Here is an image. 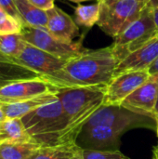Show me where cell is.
<instances>
[{
  "label": "cell",
  "instance_id": "1",
  "mask_svg": "<svg viewBox=\"0 0 158 159\" xmlns=\"http://www.w3.org/2000/svg\"><path fill=\"white\" fill-rule=\"evenodd\" d=\"M120 62L113 46L86 49L67 61L62 70L51 80L56 88L107 86Z\"/></svg>",
  "mask_w": 158,
  "mask_h": 159
},
{
  "label": "cell",
  "instance_id": "2",
  "mask_svg": "<svg viewBox=\"0 0 158 159\" xmlns=\"http://www.w3.org/2000/svg\"><path fill=\"white\" fill-rule=\"evenodd\" d=\"M55 94L61 101L68 120L64 143L77 142L88 119L104 105L105 86L57 88Z\"/></svg>",
  "mask_w": 158,
  "mask_h": 159
},
{
  "label": "cell",
  "instance_id": "3",
  "mask_svg": "<svg viewBox=\"0 0 158 159\" xmlns=\"http://www.w3.org/2000/svg\"><path fill=\"white\" fill-rule=\"evenodd\" d=\"M32 141L41 146L64 143L68 120L59 98L20 118Z\"/></svg>",
  "mask_w": 158,
  "mask_h": 159
},
{
  "label": "cell",
  "instance_id": "4",
  "mask_svg": "<svg viewBox=\"0 0 158 159\" xmlns=\"http://www.w3.org/2000/svg\"><path fill=\"white\" fill-rule=\"evenodd\" d=\"M149 0H98L99 27L115 38L126 27L140 17Z\"/></svg>",
  "mask_w": 158,
  "mask_h": 159
},
{
  "label": "cell",
  "instance_id": "5",
  "mask_svg": "<svg viewBox=\"0 0 158 159\" xmlns=\"http://www.w3.org/2000/svg\"><path fill=\"white\" fill-rule=\"evenodd\" d=\"M154 9L145 7L138 19L126 27L112 45L120 61L157 36Z\"/></svg>",
  "mask_w": 158,
  "mask_h": 159
},
{
  "label": "cell",
  "instance_id": "6",
  "mask_svg": "<svg viewBox=\"0 0 158 159\" xmlns=\"http://www.w3.org/2000/svg\"><path fill=\"white\" fill-rule=\"evenodd\" d=\"M106 126L129 131L137 128L156 129V122L152 117L134 113L121 105H103L87 122L83 129Z\"/></svg>",
  "mask_w": 158,
  "mask_h": 159
},
{
  "label": "cell",
  "instance_id": "7",
  "mask_svg": "<svg viewBox=\"0 0 158 159\" xmlns=\"http://www.w3.org/2000/svg\"><path fill=\"white\" fill-rule=\"evenodd\" d=\"M22 39L58 58L69 61L86 50L81 42H64L54 37L47 27H33L23 24L20 31Z\"/></svg>",
  "mask_w": 158,
  "mask_h": 159
},
{
  "label": "cell",
  "instance_id": "8",
  "mask_svg": "<svg viewBox=\"0 0 158 159\" xmlns=\"http://www.w3.org/2000/svg\"><path fill=\"white\" fill-rule=\"evenodd\" d=\"M12 61L34 71L49 83L67 62V61L46 52L27 42L20 55L17 58H13Z\"/></svg>",
  "mask_w": 158,
  "mask_h": 159
},
{
  "label": "cell",
  "instance_id": "9",
  "mask_svg": "<svg viewBox=\"0 0 158 159\" xmlns=\"http://www.w3.org/2000/svg\"><path fill=\"white\" fill-rule=\"evenodd\" d=\"M150 77L148 70L128 71L113 77L105 86L104 105H121V103Z\"/></svg>",
  "mask_w": 158,
  "mask_h": 159
},
{
  "label": "cell",
  "instance_id": "10",
  "mask_svg": "<svg viewBox=\"0 0 158 159\" xmlns=\"http://www.w3.org/2000/svg\"><path fill=\"white\" fill-rule=\"evenodd\" d=\"M57 88L42 77L8 84L0 89V103H13L46 93L55 92Z\"/></svg>",
  "mask_w": 158,
  "mask_h": 159
},
{
  "label": "cell",
  "instance_id": "11",
  "mask_svg": "<svg viewBox=\"0 0 158 159\" xmlns=\"http://www.w3.org/2000/svg\"><path fill=\"white\" fill-rule=\"evenodd\" d=\"M157 97L158 75H150L144 84L138 88L121 103V106L134 113L155 119V108Z\"/></svg>",
  "mask_w": 158,
  "mask_h": 159
},
{
  "label": "cell",
  "instance_id": "12",
  "mask_svg": "<svg viewBox=\"0 0 158 159\" xmlns=\"http://www.w3.org/2000/svg\"><path fill=\"white\" fill-rule=\"evenodd\" d=\"M127 132L124 129L97 126L90 129H83L77 140L84 145V149L92 150H119L120 139Z\"/></svg>",
  "mask_w": 158,
  "mask_h": 159
},
{
  "label": "cell",
  "instance_id": "13",
  "mask_svg": "<svg viewBox=\"0 0 158 159\" xmlns=\"http://www.w3.org/2000/svg\"><path fill=\"white\" fill-rule=\"evenodd\" d=\"M158 58V35L147 44L125 57L118 64L115 75L138 70H148L152 63Z\"/></svg>",
  "mask_w": 158,
  "mask_h": 159
},
{
  "label": "cell",
  "instance_id": "14",
  "mask_svg": "<svg viewBox=\"0 0 158 159\" xmlns=\"http://www.w3.org/2000/svg\"><path fill=\"white\" fill-rule=\"evenodd\" d=\"M47 13L48 32L61 41L73 42L79 34V28L72 17L58 7L47 10Z\"/></svg>",
  "mask_w": 158,
  "mask_h": 159
},
{
  "label": "cell",
  "instance_id": "15",
  "mask_svg": "<svg viewBox=\"0 0 158 159\" xmlns=\"http://www.w3.org/2000/svg\"><path fill=\"white\" fill-rule=\"evenodd\" d=\"M57 98L55 92H49L22 102L0 103V105L6 118H21L36 108L55 101Z\"/></svg>",
  "mask_w": 158,
  "mask_h": 159
},
{
  "label": "cell",
  "instance_id": "16",
  "mask_svg": "<svg viewBox=\"0 0 158 159\" xmlns=\"http://www.w3.org/2000/svg\"><path fill=\"white\" fill-rule=\"evenodd\" d=\"M30 159H84V148L77 142L42 146Z\"/></svg>",
  "mask_w": 158,
  "mask_h": 159
},
{
  "label": "cell",
  "instance_id": "17",
  "mask_svg": "<svg viewBox=\"0 0 158 159\" xmlns=\"http://www.w3.org/2000/svg\"><path fill=\"white\" fill-rule=\"evenodd\" d=\"M41 75L34 71L12 61H0V89L22 80L39 78Z\"/></svg>",
  "mask_w": 158,
  "mask_h": 159
},
{
  "label": "cell",
  "instance_id": "18",
  "mask_svg": "<svg viewBox=\"0 0 158 159\" xmlns=\"http://www.w3.org/2000/svg\"><path fill=\"white\" fill-rule=\"evenodd\" d=\"M41 147L34 142H0V157L3 159H30Z\"/></svg>",
  "mask_w": 158,
  "mask_h": 159
},
{
  "label": "cell",
  "instance_id": "19",
  "mask_svg": "<svg viewBox=\"0 0 158 159\" xmlns=\"http://www.w3.org/2000/svg\"><path fill=\"white\" fill-rule=\"evenodd\" d=\"M15 4L23 24L33 27H47V11L34 7L29 0H15Z\"/></svg>",
  "mask_w": 158,
  "mask_h": 159
},
{
  "label": "cell",
  "instance_id": "20",
  "mask_svg": "<svg viewBox=\"0 0 158 159\" xmlns=\"http://www.w3.org/2000/svg\"><path fill=\"white\" fill-rule=\"evenodd\" d=\"M33 142L20 118H6L0 122V142Z\"/></svg>",
  "mask_w": 158,
  "mask_h": 159
},
{
  "label": "cell",
  "instance_id": "21",
  "mask_svg": "<svg viewBox=\"0 0 158 159\" xmlns=\"http://www.w3.org/2000/svg\"><path fill=\"white\" fill-rule=\"evenodd\" d=\"M75 22L87 28H91L98 23L100 19L99 2L90 5H78L74 9Z\"/></svg>",
  "mask_w": 158,
  "mask_h": 159
},
{
  "label": "cell",
  "instance_id": "22",
  "mask_svg": "<svg viewBox=\"0 0 158 159\" xmlns=\"http://www.w3.org/2000/svg\"><path fill=\"white\" fill-rule=\"evenodd\" d=\"M25 43L20 34H0V52L12 60L20 55Z\"/></svg>",
  "mask_w": 158,
  "mask_h": 159
},
{
  "label": "cell",
  "instance_id": "23",
  "mask_svg": "<svg viewBox=\"0 0 158 159\" xmlns=\"http://www.w3.org/2000/svg\"><path fill=\"white\" fill-rule=\"evenodd\" d=\"M23 23L0 8V34H20Z\"/></svg>",
  "mask_w": 158,
  "mask_h": 159
},
{
  "label": "cell",
  "instance_id": "24",
  "mask_svg": "<svg viewBox=\"0 0 158 159\" xmlns=\"http://www.w3.org/2000/svg\"><path fill=\"white\" fill-rule=\"evenodd\" d=\"M84 159H129L119 150L84 149Z\"/></svg>",
  "mask_w": 158,
  "mask_h": 159
},
{
  "label": "cell",
  "instance_id": "25",
  "mask_svg": "<svg viewBox=\"0 0 158 159\" xmlns=\"http://www.w3.org/2000/svg\"><path fill=\"white\" fill-rule=\"evenodd\" d=\"M0 8L4 10L6 13H7L8 15H10L11 17L22 22L21 18L17 10L15 0H0Z\"/></svg>",
  "mask_w": 158,
  "mask_h": 159
},
{
  "label": "cell",
  "instance_id": "26",
  "mask_svg": "<svg viewBox=\"0 0 158 159\" xmlns=\"http://www.w3.org/2000/svg\"><path fill=\"white\" fill-rule=\"evenodd\" d=\"M34 7L47 11L55 7L54 5V0H29Z\"/></svg>",
  "mask_w": 158,
  "mask_h": 159
},
{
  "label": "cell",
  "instance_id": "27",
  "mask_svg": "<svg viewBox=\"0 0 158 159\" xmlns=\"http://www.w3.org/2000/svg\"><path fill=\"white\" fill-rule=\"evenodd\" d=\"M148 72L150 75H158V58L152 63V65L148 68Z\"/></svg>",
  "mask_w": 158,
  "mask_h": 159
},
{
  "label": "cell",
  "instance_id": "28",
  "mask_svg": "<svg viewBox=\"0 0 158 159\" xmlns=\"http://www.w3.org/2000/svg\"><path fill=\"white\" fill-rule=\"evenodd\" d=\"M146 7L149 8H152V9L158 8V0H149Z\"/></svg>",
  "mask_w": 158,
  "mask_h": 159
},
{
  "label": "cell",
  "instance_id": "29",
  "mask_svg": "<svg viewBox=\"0 0 158 159\" xmlns=\"http://www.w3.org/2000/svg\"><path fill=\"white\" fill-rule=\"evenodd\" d=\"M0 61H12V60H11L10 58H8L7 56L2 54L1 52H0ZM12 62H13V61H12Z\"/></svg>",
  "mask_w": 158,
  "mask_h": 159
},
{
  "label": "cell",
  "instance_id": "30",
  "mask_svg": "<svg viewBox=\"0 0 158 159\" xmlns=\"http://www.w3.org/2000/svg\"><path fill=\"white\" fill-rule=\"evenodd\" d=\"M154 16H155V21H156V29H157V34H158V8L154 9Z\"/></svg>",
  "mask_w": 158,
  "mask_h": 159
},
{
  "label": "cell",
  "instance_id": "31",
  "mask_svg": "<svg viewBox=\"0 0 158 159\" xmlns=\"http://www.w3.org/2000/svg\"><path fill=\"white\" fill-rule=\"evenodd\" d=\"M153 159H158V145L155 146L153 149Z\"/></svg>",
  "mask_w": 158,
  "mask_h": 159
},
{
  "label": "cell",
  "instance_id": "32",
  "mask_svg": "<svg viewBox=\"0 0 158 159\" xmlns=\"http://www.w3.org/2000/svg\"><path fill=\"white\" fill-rule=\"evenodd\" d=\"M5 119H6V116H5V114H4V112L1 108V105H0V122L4 121Z\"/></svg>",
  "mask_w": 158,
  "mask_h": 159
},
{
  "label": "cell",
  "instance_id": "33",
  "mask_svg": "<svg viewBox=\"0 0 158 159\" xmlns=\"http://www.w3.org/2000/svg\"><path fill=\"white\" fill-rule=\"evenodd\" d=\"M158 117V97H157V102H156V105L155 108V119H156Z\"/></svg>",
  "mask_w": 158,
  "mask_h": 159
},
{
  "label": "cell",
  "instance_id": "34",
  "mask_svg": "<svg viewBox=\"0 0 158 159\" xmlns=\"http://www.w3.org/2000/svg\"><path fill=\"white\" fill-rule=\"evenodd\" d=\"M70 2H74V3H81V2H85V1H88V0H67Z\"/></svg>",
  "mask_w": 158,
  "mask_h": 159
},
{
  "label": "cell",
  "instance_id": "35",
  "mask_svg": "<svg viewBox=\"0 0 158 159\" xmlns=\"http://www.w3.org/2000/svg\"><path fill=\"white\" fill-rule=\"evenodd\" d=\"M156 134H157L158 137V117L156 119Z\"/></svg>",
  "mask_w": 158,
  "mask_h": 159
},
{
  "label": "cell",
  "instance_id": "36",
  "mask_svg": "<svg viewBox=\"0 0 158 159\" xmlns=\"http://www.w3.org/2000/svg\"><path fill=\"white\" fill-rule=\"evenodd\" d=\"M0 159H3V158H2V157H0Z\"/></svg>",
  "mask_w": 158,
  "mask_h": 159
}]
</instances>
